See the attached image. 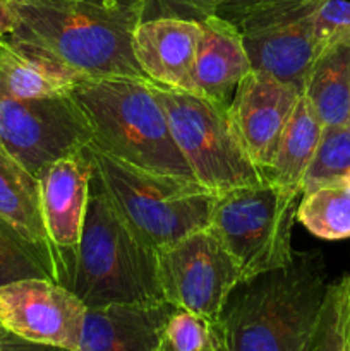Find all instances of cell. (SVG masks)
I'll use <instances>...</instances> for the list:
<instances>
[{"label": "cell", "mask_w": 350, "mask_h": 351, "mask_svg": "<svg viewBox=\"0 0 350 351\" xmlns=\"http://www.w3.org/2000/svg\"><path fill=\"white\" fill-rule=\"evenodd\" d=\"M17 26L10 0H0V38H7L14 33Z\"/></svg>", "instance_id": "cell-30"}, {"label": "cell", "mask_w": 350, "mask_h": 351, "mask_svg": "<svg viewBox=\"0 0 350 351\" xmlns=\"http://www.w3.org/2000/svg\"><path fill=\"white\" fill-rule=\"evenodd\" d=\"M174 308L168 302L88 308L78 351H156Z\"/></svg>", "instance_id": "cell-16"}, {"label": "cell", "mask_w": 350, "mask_h": 351, "mask_svg": "<svg viewBox=\"0 0 350 351\" xmlns=\"http://www.w3.org/2000/svg\"><path fill=\"white\" fill-rule=\"evenodd\" d=\"M30 278L51 280L40 252L12 225L0 218V287Z\"/></svg>", "instance_id": "cell-25"}, {"label": "cell", "mask_w": 350, "mask_h": 351, "mask_svg": "<svg viewBox=\"0 0 350 351\" xmlns=\"http://www.w3.org/2000/svg\"><path fill=\"white\" fill-rule=\"evenodd\" d=\"M309 2H318V0H230L226 5L220 9L216 16L223 17V19L235 23L242 16L247 14L259 12V10H270V9H280V7H294V5H304Z\"/></svg>", "instance_id": "cell-28"}, {"label": "cell", "mask_w": 350, "mask_h": 351, "mask_svg": "<svg viewBox=\"0 0 350 351\" xmlns=\"http://www.w3.org/2000/svg\"><path fill=\"white\" fill-rule=\"evenodd\" d=\"M349 122H350V113H349Z\"/></svg>", "instance_id": "cell-33"}, {"label": "cell", "mask_w": 350, "mask_h": 351, "mask_svg": "<svg viewBox=\"0 0 350 351\" xmlns=\"http://www.w3.org/2000/svg\"><path fill=\"white\" fill-rule=\"evenodd\" d=\"M156 351H226V348L218 319L174 308L161 329Z\"/></svg>", "instance_id": "cell-23"}, {"label": "cell", "mask_w": 350, "mask_h": 351, "mask_svg": "<svg viewBox=\"0 0 350 351\" xmlns=\"http://www.w3.org/2000/svg\"><path fill=\"white\" fill-rule=\"evenodd\" d=\"M72 96L88 120L93 146L141 170L196 180L148 79H82Z\"/></svg>", "instance_id": "cell-3"}, {"label": "cell", "mask_w": 350, "mask_h": 351, "mask_svg": "<svg viewBox=\"0 0 350 351\" xmlns=\"http://www.w3.org/2000/svg\"><path fill=\"white\" fill-rule=\"evenodd\" d=\"M323 123L304 95L295 103L278 141L273 161L264 177L288 191L302 194V180L323 132Z\"/></svg>", "instance_id": "cell-19"}, {"label": "cell", "mask_w": 350, "mask_h": 351, "mask_svg": "<svg viewBox=\"0 0 350 351\" xmlns=\"http://www.w3.org/2000/svg\"><path fill=\"white\" fill-rule=\"evenodd\" d=\"M21 41L84 79L144 77L132 51L141 0H10Z\"/></svg>", "instance_id": "cell-1"}, {"label": "cell", "mask_w": 350, "mask_h": 351, "mask_svg": "<svg viewBox=\"0 0 350 351\" xmlns=\"http://www.w3.org/2000/svg\"><path fill=\"white\" fill-rule=\"evenodd\" d=\"M312 26L323 47L350 43V0H323L312 14Z\"/></svg>", "instance_id": "cell-27"}, {"label": "cell", "mask_w": 350, "mask_h": 351, "mask_svg": "<svg viewBox=\"0 0 350 351\" xmlns=\"http://www.w3.org/2000/svg\"><path fill=\"white\" fill-rule=\"evenodd\" d=\"M323 125L349 122L350 113V43L323 48L304 88Z\"/></svg>", "instance_id": "cell-20"}, {"label": "cell", "mask_w": 350, "mask_h": 351, "mask_svg": "<svg viewBox=\"0 0 350 351\" xmlns=\"http://www.w3.org/2000/svg\"><path fill=\"white\" fill-rule=\"evenodd\" d=\"M82 79L34 48L0 38V99L71 95Z\"/></svg>", "instance_id": "cell-18"}, {"label": "cell", "mask_w": 350, "mask_h": 351, "mask_svg": "<svg viewBox=\"0 0 350 351\" xmlns=\"http://www.w3.org/2000/svg\"><path fill=\"white\" fill-rule=\"evenodd\" d=\"M158 280L165 302L175 308L220 319L242 273L209 228L156 250Z\"/></svg>", "instance_id": "cell-9"}, {"label": "cell", "mask_w": 350, "mask_h": 351, "mask_svg": "<svg viewBox=\"0 0 350 351\" xmlns=\"http://www.w3.org/2000/svg\"><path fill=\"white\" fill-rule=\"evenodd\" d=\"M343 184H345L347 187L350 189V171H349V173H347V177H345V180H343Z\"/></svg>", "instance_id": "cell-32"}, {"label": "cell", "mask_w": 350, "mask_h": 351, "mask_svg": "<svg viewBox=\"0 0 350 351\" xmlns=\"http://www.w3.org/2000/svg\"><path fill=\"white\" fill-rule=\"evenodd\" d=\"M321 2L261 10L232 23L242 34L250 69L304 95L312 65L325 48L312 26V14Z\"/></svg>", "instance_id": "cell-10"}, {"label": "cell", "mask_w": 350, "mask_h": 351, "mask_svg": "<svg viewBox=\"0 0 350 351\" xmlns=\"http://www.w3.org/2000/svg\"><path fill=\"white\" fill-rule=\"evenodd\" d=\"M297 219L318 239H350V189L342 182L302 195Z\"/></svg>", "instance_id": "cell-21"}, {"label": "cell", "mask_w": 350, "mask_h": 351, "mask_svg": "<svg viewBox=\"0 0 350 351\" xmlns=\"http://www.w3.org/2000/svg\"><path fill=\"white\" fill-rule=\"evenodd\" d=\"M230 0H141V21L184 19L202 23L216 16Z\"/></svg>", "instance_id": "cell-26"}, {"label": "cell", "mask_w": 350, "mask_h": 351, "mask_svg": "<svg viewBox=\"0 0 350 351\" xmlns=\"http://www.w3.org/2000/svg\"><path fill=\"white\" fill-rule=\"evenodd\" d=\"M199 34L201 23L194 21H141L132 34V51L144 77L191 93Z\"/></svg>", "instance_id": "cell-14"}, {"label": "cell", "mask_w": 350, "mask_h": 351, "mask_svg": "<svg viewBox=\"0 0 350 351\" xmlns=\"http://www.w3.org/2000/svg\"><path fill=\"white\" fill-rule=\"evenodd\" d=\"M0 218L12 225L43 257L55 283L62 285L57 254L48 239L40 180L0 147ZM64 287V285H62Z\"/></svg>", "instance_id": "cell-17"}, {"label": "cell", "mask_w": 350, "mask_h": 351, "mask_svg": "<svg viewBox=\"0 0 350 351\" xmlns=\"http://www.w3.org/2000/svg\"><path fill=\"white\" fill-rule=\"evenodd\" d=\"M0 351H2V348H0Z\"/></svg>", "instance_id": "cell-34"}, {"label": "cell", "mask_w": 350, "mask_h": 351, "mask_svg": "<svg viewBox=\"0 0 350 351\" xmlns=\"http://www.w3.org/2000/svg\"><path fill=\"white\" fill-rule=\"evenodd\" d=\"M71 291L86 308L165 302L156 250L120 218L93 178Z\"/></svg>", "instance_id": "cell-4"}, {"label": "cell", "mask_w": 350, "mask_h": 351, "mask_svg": "<svg viewBox=\"0 0 350 351\" xmlns=\"http://www.w3.org/2000/svg\"><path fill=\"white\" fill-rule=\"evenodd\" d=\"M151 84L167 112L172 137L196 182L220 195L266 178L247 154L229 108L182 89Z\"/></svg>", "instance_id": "cell-7"}, {"label": "cell", "mask_w": 350, "mask_h": 351, "mask_svg": "<svg viewBox=\"0 0 350 351\" xmlns=\"http://www.w3.org/2000/svg\"><path fill=\"white\" fill-rule=\"evenodd\" d=\"M93 178L95 167L88 149L55 161L38 177L45 226L60 264L62 285L69 290L75 276Z\"/></svg>", "instance_id": "cell-12"}, {"label": "cell", "mask_w": 350, "mask_h": 351, "mask_svg": "<svg viewBox=\"0 0 350 351\" xmlns=\"http://www.w3.org/2000/svg\"><path fill=\"white\" fill-rule=\"evenodd\" d=\"M328 290L321 252L244 281L220 315L226 351H307Z\"/></svg>", "instance_id": "cell-2"}, {"label": "cell", "mask_w": 350, "mask_h": 351, "mask_svg": "<svg viewBox=\"0 0 350 351\" xmlns=\"http://www.w3.org/2000/svg\"><path fill=\"white\" fill-rule=\"evenodd\" d=\"M0 348H2V351H72L60 348V346L27 341V339H23L19 336L12 335V332L5 331L3 328H0Z\"/></svg>", "instance_id": "cell-29"}, {"label": "cell", "mask_w": 350, "mask_h": 351, "mask_svg": "<svg viewBox=\"0 0 350 351\" xmlns=\"http://www.w3.org/2000/svg\"><path fill=\"white\" fill-rule=\"evenodd\" d=\"M307 351H350L345 276L328 285Z\"/></svg>", "instance_id": "cell-24"}, {"label": "cell", "mask_w": 350, "mask_h": 351, "mask_svg": "<svg viewBox=\"0 0 350 351\" xmlns=\"http://www.w3.org/2000/svg\"><path fill=\"white\" fill-rule=\"evenodd\" d=\"M301 197L268 178L216 197L209 230L239 264L242 283L294 259L292 228Z\"/></svg>", "instance_id": "cell-6"}, {"label": "cell", "mask_w": 350, "mask_h": 351, "mask_svg": "<svg viewBox=\"0 0 350 351\" xmlns=\"http://www.w3.org/2000/svg\"><path fill=\"white\" fill-rule=\"evenodd\" d=\"M95 180L120 218L154 250L209 228L218 195L196 180L127 165L89 143Z\"/></svg>", "instance_id": "cell-5"}, {"label": "cell", "mask_w": 350, "mask_h": 351, "mask_svg": "<svg viewBox=\"0 0 350 351\" xmlns=\"http://www.w3.org/2000/svg\"><path fill=\"white\" fill-rule=\"evenodd\" d=\"M249 71V57L235 24L220 16L202 21L192 75V95L229 108L237 86Z\"/></svg>", "instance_id": "cell-15"}, {"label": "cell", "mask_w": 350, "mask_h": 351, "mask_svg": "<svg viewBox=\"0 0 350 351\" xmlns=\"http://www.w3.org/2000/svg\"><path fill=\"white\" fill-rule=\"evenodd\" d=\"M91 129L71 95L0 99V147L40 177L55 161L86 149Z\"/></svg>", "instance_id": "cell-8"}, {"label": "cell", "mask_w": 350, "mask_h": 351, "mask_svg": "<svg viewBox=\"0 0 350 351\" xmlns=\"http://www.w3.org/2000/svg\"><path fill=\"white\" fill-rule=\"evenodd\" d=\"M301 93L264 72H247L229 105V117L253 163L266 173Z\"/></svg>", "instance_id": "cell-13"}, {"label": "cell", "mask_w": 350, "mask_h": 351, "mask_svg": "<svg viewBox=\"0 0 350 351\" xmlns=\"http://www.w3.org/2000/svg\"><path fill=\"white\" fill-rule=\"evenodd\" d=\"M347 321H349V335H350V274H347Z\"/></svg>", "instance_id": "cell-31"}, {"label": "cell", "mask_w": 350, "mask_h": 351, "mask_svg": "<svg viewBox=\"0 0 350 351\" xmlns=\"http://www.w3.org/2000/svg\"><path fill=\"white\" fill-rule=\"evenodd\" d=\"M86 311L69 288L48 278L0 287V328L27 341L78 351Z\"/></svg>", "instance_id": "cell-11"}, {"label": "cell", "mask_w": 350, "mask_h": 351, "mask_svg": "<svg viewBox=\"0 0 350 351\" xmlns=\"http://www.w3.org/2000/svg\"><path fill=\"white\" fill-rule=\"evenodd\" d=\"M350 171V122L323 127L318 147L302 180V195L342 184Z\"/></svg>", "instance_id": "cell-22"}]
</instances>
